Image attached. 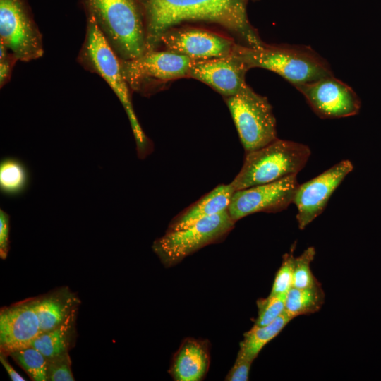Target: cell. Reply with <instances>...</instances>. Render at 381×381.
<instances>
[{"instance_id":"1","label":"cell","mask_w":381,"mask_h":381,"mask_svg":"<svg viewBox=\"0 0 381 381\" xmlns=\"http://www.w3.org/2000/svg\"><path fill=\"white\" fill-rule=\"evenodd\" d=\"M145 11L146 52L156 50L165 32L186 21L220 25L246 47L266 44L249 22L246 0H147Z\"/></svg>"},{"instance_id":"2","label":"cell","mask_w":381,"mask_h":381,"mask_svg":"<svg viewBox=\"0 0 381 381\" xmlns=\"http://www.w3.org/2000/svg\"><path fill=\"white\" fill-rule=\"evenodd\" d=\"M78 61L87 71L101 76L117 96L129 119L138 157L145 159L152 152L153 144L143 131L137 119L129 86L121 71L120 59L91 16L87 17L85 37Z\"/></svg>"},{"instance_id":"3","label":"cell","mask_w":381,"mask_h":381,"mask_svg":"<svg viewBox=\"0 0 381 381\" xmlns=\"http://www.w3.org/2000/svg\"><path fill=\"white\" fill-rule=\"evenodd\" d=\"M232 53L248 69L269 70L293 86L333 75L327 61L308 46L266 44L260 48H252L236 43Z\"/></svg>"},{"instance_id":"4","label":"cell","mask_w":381,"mask_h":381,"mask_svg":"<svg viewBox=\"0 0 381 381\" xmlns=\"http://www.w3.org/2000/svg\"><path fill=\"white\" fill-rule=\"evenodd\" d=\"M89 14L120 59L146 52V32L135 0H85Z\"/></svg>"},{"instance_id":"5","label":"cell","mask_w":381,"mask_h":381,"mask_svg":"<svg viewBox=\"0 0 381 381\" xmlns=\"http://www.w3.org/2000/svg\"><path fill=\"white\" fill-rule=\"evenodd\" d=\"M310 155V147L305 144L277 138L246 152L243 165L230 183L236 191L297 175Z\"/></svg>"},{"instance_id":"6","label":"cell","mask_w":381,"mask_h":381,"mask_svg":"<svg viewBox=\"0 0 381 381\" xmlns=\"http://www.w3.org/2000/svg\"><path fill=\"white\" fill-rule=\"evenodd\" d=\"M228 210L202 218L180 230H167L152 244L167 267H172L206 246L223 241L235 226Z\"/></svg>"},{"instance_id":"7","label":"cell","mask_w":381,"mask_h":381,"mask_svg":"<svg viewBox=\"0 0 381 381\" xmlns=\"http://www.w3.org/2000/svg\"><path fill=\"white\" fill-rule=\"evenodd\" d=\"M246 152L261 148L277 139V122L268 99L247 84L234 96L226 97Z\"/></svg>"},{"instance_id":"8","label":"cell","mask_w":381,"mask_h":381,"mask_svg":"<svg viewBox=\"0 0 381 381\" xmlns=\"http://www.w3.org/2000/svg\"><path fill=\"white\" fill-rule=\"evenodd\" d=\"M120 62L129 87L145 92L148 87L188 76L194 60L169 50H153L136 59H120Z\"/></svg>"},{"instance_id":"9","label":"cell","mask_w":381,"mask_h":381,"mask_svg":"<svg viewBox=\"0 0 381 381\" xmlns=\"http://www.w3.org/2000/svg\"><path fill=\"white\" fill-rule=\"evenodd\" d=\"M0 40L18 61L28 62L43 56L42 34L23 0H0Z\"/></svg>"},{"instance_id":"10","label":"cell","mask_w":381,"mask_h":381,"mask_svg":"<svg viewBox=\"0 0 381 381\" xmlns=\"http://www.w3.org/2000/svg\"><path fill=\"white\" fill-rule=\"evenodd\" d=\"M298 186L297 175L234 191L228 212L236 222L258 212L277 213L293 203Z\"/></svg>"},{"instance_id":"11","label":"cell","mask_w":381,"mask_h":381,"mask_svg":"<svg viewBox=\"0 0 381 381\" xmlns=\"http://www.w3.org/2000/svg\"><path fill=\"white\" fill-rule=\"evenodd\" d=\"M294 87L321 119L350 117L360 111L361 100L356 92L334 75Z\"/></svg>"},{"instance_id":"12","label":"cell","mask_w":381,"mask_h":381,"mask_svg":"<svg viewBox=\"0 0 381 381\" xmlns=\"http://www.w3.org/2000/svg\"><path fill=\"white\" fill-rule=\"evenodd\" d=\"M353 169L352 162L344 159L315 178L298 184L293 203L297 209L296 218L301 230L323 212L335 190Z\"/></svg>"},{"instance_id":"13","label":"cell","mask_w":381,"mask_h":381,"mask_svg":"<svg viewBox=\"0 0 381 381\" xmlns=\"http://www.w3.org/2000/svg\"><path fill=\"white\" fill-rule=\"evenodd\" d=\"M235 44L227 37L197 28H172L162 35L159 42L167 50L194 61L228 56Z\"/></svg>"},{"instance_id":"14","label":"cell","mask_w":381,"mask_h":381,"mask_svg":"<svg viewBox=\"0 0 381 381\" xmlns=\"http://www.w3.org/2000/svg\"><path fill=\"white\" fill-rule=\"evenodd\" d=\"M41 334L35 298L1 309L0 313L1 353L30 346Z\"/></svg>"},{"instance_id":"15","label":"cell","mask_w":381,"mask_h":381,"mask_svg":"<svg viewBox=\"0 0 381 381\" xmlns=\"http://www.w3.org/2000/svg\"><path fill=\"white\" fill-rule=\"evenodd\" d=\"M248 68L232 52L225 56L194 61L188 77L198 80L229 97L241 90Z\"/></svg>"},{"instance_id":"16","label":"cell","mask_w":381,"mask_h":381,"mask_svg":"<svg viewBox=\"0 0 381 381\" xmlns=\"http://www.w3.org/2000/svg\"><path fill=\"white\" fill-rule=\"evenodd\" d=\"M210 363L208 341L186 338L173 356L169 373L176 381H200L206 376Z\"/></svg>"},{"instance_id":"17","label":"cell","mask_w":381,"mask_h":381,"mask_svg":"<svg viewBox=\"0 0 381 381\" xmlns=\"http://www.w3.org/2000/svg\"><path fill=\"white\" fill-rule=\"evenodd\" d=\"M234 191L231 183L217 186L175 216L167 230L183 229L202 218L227 210Z\"/></svg>"},{"instance_id":"18","label":"cell","mask_w":381,"mask_h":381,"mask_svg":"<svg viewBox=\"0 0 381 381\" xmlns=\"http://www.w3.org/2000/svg\"><path fill=\"white\" fill-rule=\"evenodd\" d=\"M35 303L42 334L62 324L78 310L80 301L68 287H62L35 298Z\"/></svg>"},{"instance_id":"19","label":"cell","mask_w":381,"mask_h":381,"mask_svg":"<svg viewBox=\"0 0 381 381\" xmlns=\"http://www.w3.org/2000/svg\"><path fill=\"white\" fill-rule=\"evenodd\" d=\"M77 310L57 327L40 334L30 346L39 350L47 359L68 353L75 337Z\"/></svg>"},{"instance_id":"20","label":"cell","mask_w":381,"mask_h":381,"mask_svg":"<svg viewBox=\"0 0 381 381\" xmlns=\"http://www.w3.org/2000/svg\"><path fill=\"white\" fill-rule=\"evenodd\" d=\"M291 320L284 311L269 325L262 327L254 325L243 334L238 353L253 361L262 348L276 337Z\"/></svg>"},{"instance_id":"21","label":"cell","mask_w":381,"mask_h":381,"mask_svg":"<svg viewBox=\"0 0 381 381\" xmlns=\"http://www.w3.org/2000/svg\"><path fill=\"white\" fill-rule=\"evenodd\" d=\"M325 297L321 284L308 288L292 287L286 295L284 311L292 319L313 314L320 310Z\"/></svg>"},{"instance_id":"22","label":"cell","mask_w":381,"mask_h":381,"mask_svg":"<svg viewBox=\"0 0 381 381\" xmlns=\"http://www.w3.org/2000/svg\"><path fill=\"white\" fill-rule=\"evenodd\" d=\"M30 176L28 167L20 159L6 157L0 162V190L8 197L24 193L30 185Z\"/></svg>"},{"instance_id":"23","label":"cell","mask_w":381,"mask_h":381,"mask_svg":"<svg viewBox=\"0 0 381 381\" xmlns=\"http://www.w3.org/2000/svg\"><path fill=\"white\" fill-rule=\"evenodd\" d=\"M35 381H47V358L37 349L28 346L9 354Z\"/></svg>"},{"instance_id":"24","label":"cell","mask_w":381,"mask_h":381,"mask_svg":"<svg viewBox=\"0 0 381 381\" xmlns=\"http://www.w3.org/2000/svg\"><path fill=\"white\" fill-rule=\"evenodd\" d=\"M315 254V248L310 246L298 257H296L292 287L308 288L320 284L313 274L310 268V264L314 260Z\"/></svg>"},{"instance_id":"25","label":"cell","mask_w":381,"mask_h":381,"mask_svg":"<svg viewBox=\"0 0 381 381\" xmlns=\"http://www.w3.org/2000/svg\"><path fill=\"white\" fill-rule=\"evenodd\" d=\"M286 294H270L257 301L258 317L254 325L262 327L275 320L285 310Z\"/></svg>"},{"instance_id":"26","label":"cell","mask_w":381,"mask_h":381,"mask_svg":"<svg viewBox=\"0 0 381 381\" xmlns=\"http://www.w3.org/2000/svg\"><path fill=\"white\" fill-rule=\"evenodd\" d=\"M295 243L289 253L283 255L280 267L277 270L270 294H286L293 286L296 257L294 255Z\"/></svg>"},{"instance_id":"27","label":"cell","mask_w":381,"mask_h":381,"mask_svg":"<svg viewBox=\"0 0 381 381\" xmlns=\"http://www.w3.org/2000/svg\"><path fill=\"white\" fill-rule=\"evenodd\" d=\"M47 377L49 381H73L71 361L68 353L47 359Z\"/></svg>"},{"instance_id":"28","label":"cell","mask_w":381,"mask_h":381,"mask_svg":"<svg viewBox=\"0 0 381 381\" xmlns=\"http://www.w3.org/2000/svg\"><path fill=\"white\" fill-rule=\"evenodd\" d=\"M253 361L238 353L235 363L226 376L227 381H247Z\"/></svg>"},{"instance_id":"29","label":"cell","mask_w":381,"mask_h":381,"mask_svg":"<svg viewBox=\"0 0 381 381\" xmlns=\"http://www.w3.org/2000/svg\"><path fill=\"white\" fill-rule=\"evenodd\" d=\"M10 216L0 209V257L5 260L10 249Z\"/></svg>"},{"instance_id":"30","label":"cell","mask_w":381,"mask_h":381,"mask_svg":"<svg viewBox=\"0 0 381 381\" xmlns=\"http://www.w3.org/2000/svg\"><path fill=\"white\" fill-rule=\"evenodd\" d=\"M18 61L16 58L0 44V86L2 87L11 77L13 67Z\"/></svg>"},{"instance_id":"31","label":"cell","mask_w":381,"mask_h":381,"mask_svg":"<svg viewBox=\"0 0 381 381\" xmlns=\"http://www.w3.org/2000/svg\"><path fill=\"white\" fill-rule=\"evenodd\" d=\"M6 356V355L4 353H1L0 362L6 369L11 380L13 381H24L25 379L23 378V377H22L16 370L13 369L12 365L7 361Z\"/></svg>"}]
</instances>
